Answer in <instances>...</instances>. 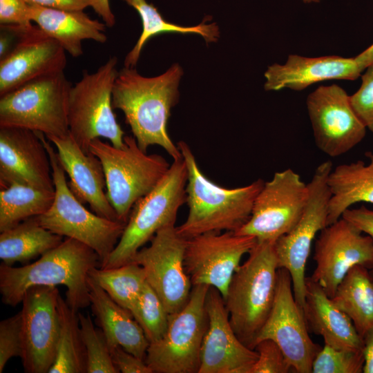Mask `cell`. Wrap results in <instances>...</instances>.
<instances>
[{"instance_id": "7bdbcfd3", "label": "cell", "mask_w": 373, "mask_h": 373, "mask_svg": "<svg viewBox=\"0 0 373 373\" xmlns=\"http://www.w3.org/2000/svg\"><path fill=\"white\" fill-rule=\"evenodd\" d=\"M28 4H36L47 8L66 10H84L90 6L89 0H23Z\"/></svg>"}, {"instance_id": "4316f807", "label": "cell", "mask_w": 373, "mask_h": 373, "mask_svg": "<svg viewBox=\"0 0 373 373\" xmlns=\"http://www.w3.org/2000/svg\"><path fill=\"white\" fill-rule=\"evenodd\" d=\"M365 155L368 163L357 160L341 164L330 171L327 178L331 196L327 226L339 220L353 204H373V152Z\"/></svg>"}, {"instance_id": "cb8c5ba5", "label": "cell", "mask_w": 373, "mask_h": 373, "mask_svg": "<svg viewBox=\"0 0 373 373\" xmlns=\"http://www.w3.org/2000/svg\"><path fill=\"white\" fill-rule=\"evenodd\" d=\"M303 314L308 329L325 345L340 350H363V340L351 319L311 277H306Z\"/></svg>"}, {"instance_id": "1f68e13d", "label": "cell", "mask_w": 373, "mask_h": 373, "mask_svg": "<svg viewBox=\"0 0 373 373\" xmlns=\"http://www.w3.org/2000/svg\"><path fill=\"white\" fill-rule=\"evenodd\" d=\"M57 309L59 337L55 359L48 373H86V350L80 334L78 312L73 310L61 295Z\"/></svg>"}, {"instance_id": "74e56055", "label": "cell", "mask_w": 373, "mask_h": 373, "mask_svg": "<svg viewBox=\"0 0 373 373\" xmlns=\"http://www.w3.org/2000/svg\"><path fill=\"white\" fill-rule=\"evenodd\" d=\"M254 350L258 353V358L249 373H288L293 370L283 352L273 340L259 341Z\"/></svg>"}, {"instance_id": "277c9868", "label": "cell", "mask_w": 373, "mask_h": 373, "mask_svg": "<svg viewBox=\"0 0 373 373\" xmlns=\"http://www.w3.org/2000/svg\"><path fill=\"white\" fill-rule=\"evenodd\" d=\"M274 242L257 241L234 272L224 299L234 332L253 350L276 296L278 267Z\"/></svg>"}, {"instance_id": "f546056e", "label": "cell", "mask_w": 373, "mask_h": 373, "mask_svg": "<svg viewBox=\"0 0 373 373\" xmlns=\"http://www.w3.org/2000/svg\"><path fill=\"white\" fill-rule=\"evenodd\" d=\"M122 1L137 12L142 24V32L139 39L125 57V67L135 68L144 44L150 38L161 33L199 34L204 39L207 43L216 42L220 37L218 25L215 23H205L207 19H204L197 26H181L166 21L157 8L153 4L149 3L146 0Z\"/></svg>"}, {"instance_id": "484cf974", "label": "cell", "mask_w": 373, "mask_h": 373, "mask_svg": "<svg viewBox=\"0 0 373 373\" xmlns=\"http://www.w3.org/2000/svg\"><path fill=\"white\" fill-rule=\"evenodd\" d=\"M32 22L56 40L73 57L83 54L82 41L105 43L106 25L91 19L83 10H66L29 4Z\"/></svg>"}, {"instance_id": "8d00e7d4", "label": "cell", "mask_w": 373, "mask_h": 373, "mask_svg": "<svg viewBox=\"0 0 373 373\" xmlns=\"http://www.w3.org/2000/svg\"><path fill=\"white\" fill-rule=\"evenodd\" d=\"M23 350L21 311L0 322V372L12 357L22 356Z\"/></svg>"}, {"instance_id": "603a6c76", "label": "cell", "mask_w": 373, "mask_h": 373, "mask_svg": "<svg viewBox=\"0 0 373 373\" xmlns=\"http://www.w3.org/2000/svg\"><path fill=\"white\" fill-rule=\"evenodd\" d=\"M362 70L354 57L336 55L306 57L289 55L284 64H273L265 73V90L287 88L300 91L310 85L331 79L355 80Z\"/></svg>"}, {"instance_id": "30bf717a", "label": "cell", "mask_w": 373, "mask_h": 373, "mask_svg": "<svg viewBox=\"0 0 373 373\" xmlns=\"http://www.w3.org/2000/svg\"><path fill=\"white\" fill-rule=\"evenodd\" d=\"M209 287L193 285L184 307L169 314L164 334L147 349L145 362L153 373H198L208 324L205 301Z\"/></svg>"}, {"instance_id": "4fadbf2b", "label": "cell", "mask_w": 373, "mask_h": 373, "mask_svg": "<svg viewBox=\"0 0 373 373\" xmlns=\"http://www.w3.org/2000/svg\"><path fill=\"white\" fill-rule=\"evenodd\" d=\"M186 243L177 227L169 225L160 229L150 245L141 248L132 261L144 269L147 283L169 314L184 307L193 287L184 265Z\"/></svg>"}, {"instance_id": "d4e9b609", "label": "cell", "mask_w": 373, "mask_h": 373, "mask_svg": "<svg viewBox=\"0 0 373 373\" xmlns=\"http://www.w3.org/2000/svg\"><path fill=\"white\" fill-rule=\"evenodd\" d=\"M87 283L95 323L102 330L110 351L119 345L145 360L149 342L131 313L114 301L89 275Z\"/></svg>"}, {"instance_id": "7dc6e473", "label": "cell", "mask_w": 373, "mask_h": 373, "mask_svg": "<svg viewBox=\"0 0 373 373\" xmlns=\"http://www.w3.org/2000/svg\"><path fill=\"white\" fill-rule=\"evenodd\" d=\"M305 3H318L321 0H302Z\"/></svg>"}, {"instance_id": "ac0fdd59", "label": "cell", "mask_w": 373, "mask_h": 373, "mask_svg": "<svg viewBox=\"0 0 373 373\" xmlns=\"http://www.w3.org/2000/svg\"><path fill=\"white\" fill-rule=\"evenodd\" d=\"M59 295L57 286L37 285L23 296L21 358L26 373H48L54 363L59 332Z\"/></svg>"}, {"instance_id": "d590c367", "label": "cell", "mask_w": 373, "mask_h": 373, "mask_svg": "<svg viewBox=\"0 0 373 373\" xmlns=\"http://www.w3.org/2000/svg\"><path fill=\"white\" fill-rule=\"evenodd\" d=\"M364 365L363 350H340L325 345L317 353L313 373H361Z\"/></svg>"}, {"instance_id": "4dcf8cb0", "label": "cell", "mask_w": 373, "mask_h": 373, "mask_svg": "<svg viewBox=\"0 0 373 373\" xmlns=\"http://www.w3.org/2000/svg\"><path fill=\"white\" fill-rule=\"evenodd\" d=\"M55 191L12 183L0 191V232L44 213L51 207Z\"/></svg>"}, {"instance_id": "60d3db41", "label": "cell", "mask_w": 373, "mask_h": 373, "mask_svg": "<svg viewBox=\"0 0 373 373\" xmlns=\"http://www.w3.org/2000/svg\"><path fill=\"white\" fill-rule=\"evenodd\" d=\"M113 365L119 372L122 373H153L144 359L128 352L121 346L111 350Z\"/></svg>"}, {"instance_id": "3957f363", "label": "cell", "mask_w": 373, "mask_h": 373, "mask_svg": "<svg viewBox=\"0 0 373 373\" xmlns=\"http://www.w3.org/2000/svg\"><path fill=\"white\" fill-rule=\"evenodd\" d=\"M177 145L187 167L186 203L189 207L186 219L177 227L178 233L189 239L205 233L239 230L250 218L265 181L258 179L233 189L222 187L204 175L186 142L180 141Z\"/></svg>"}, {"instance_id": "f6af8a7d", "label": "cell", "mask_w": 373, "mask_h": 373, "mask_svg": "<svg viewBox=\"0 0 373 373\" xmlns=\"http://www.w3.org/2000/svg\"><path fill=\"white\" fill-rule=\"evenodd\" d=\"M364 365L363 372L373 373V327L363 338Z\"/></svg>"}, {"instance_id": "8fae6325", "label": "cell", "mask_w": 373, "mask_h": 373, "mask_svg": "<svg viewBox=\"0 0 373 373\" xmlns=\"http://www.w3.org/2000/svg\"><path fill=\"white\" fill-rule=\"evenodd\" d=\"M329 160L321 163L307 184L309 197L295 227L274 242L278 268L287 269L291 278L294 295L303 311L305 303V266L316 233L327 226L331 193L327 178L332 170Z\"/></svg>"}, {"instance_id": "e0dca14e", "label": "cell", "mask_w": 373, "mask_h": 373, "mask_svg": "<svg viewBox=\"0 0 373 373\" xmlns=\"http://www.w3.org/2000/svg\"><path fill=\"white\" fill-rule=\"evenodd\" d=\"M314 260L316 268L310 277L332 298L354 266L362 265L373 271V238L341 218L320 231Z\"/></svg>"}, {"instance_id": "5bb4252c", "label": "cell", "mask_w": 373, "mask_h": 373, "mask_svg": "<svg viewBox=\"0 0 373 373\" xmlns=\"http://www.w3.org/2000/svg\"><path fill=\"white\" fill-rule=\"evenodd\" d=\"M265 338L278 344L294 372H312L313 361L322 347L309 335L303 311L294 295L291 276L284 268L278 269L274 302L255 345Z\"/></svg>"}, {"instance_id": "ee69618b", "label": "cell", "mask_w": 373, "mask_h": 373, "mask_svg": "<svg viewBox=\"0 0 373 373\" xmlns=\"http://www.w3.org/2000/svg\"><path fill=\"white\" fill-rule=\"evenodd\" d=\"M90 6L102 18L107 27H113L115 17L111 10L109 0H89Z\"/></svg>"}, {"instance_id": "ba28073f", "label": "cell", "mask_w": 373, "mask_h": 373, "mask_svg": "<svg viewBox=\"0 0 373 373\" xmlns=\"http://www.w3.org/2000/svg\"><path fill=\"white\" fill-rule=\"evenodd\" d=\"M117 59L111 57L95 72L84 70L72 86L68 99L69 133L85 153L90 142L103 137L120 148L124 132L117 122L112 104V93L118 71Z\"/></svg>"}, {"instance_id": "d6986e66", "label": "cell", "mask_w": 373, "mask_h": 373, "mask_svg": "<svg viewBox=\"0 0 373 373\" xmlns=\"http://www.w3.org/2000/svg\"><path fill=\"white\" fill-rule=\"evenodd\" d=\"M66 51L37 25L23 27L12 50L0 59V96L34 79L64 72Z\"/></svg>"}, {"instance_id": "ffe728a7", "label": "cell", "mask_w": 373, "mask_h": 373, "mask_svg": "<svg viewBox=\"0 0 373 373\" xmlns=\"http://www.w3.org/2000/svg\"><path fill=\"white\" fill-rule=\"evenodd\" d=\"M205 307L208 324L201 347L198 373H249L258 353L236 336L224 299L213 287L207 292Z\"/></svg>"}, {"instance_id": "6da1fadb", "label": "cell", "mask_w": 373, "mask_h": 373, "mask_svg": "<svg viewBox=\"0 0 373 373\" xmlns=\"http://www.w3.org/2000/svg\"><path fill=\"white\" fill-rule=\"evenodd\" d=\"M182 70L175 64L163 74L146 77L135 68L124 67L117 73L113 93V108L121 110L140 148L147 152L158 145L173 158L182 153L167 132L171 110L179 98Z\"/></svg>"}, {"instance_id": "9a60e30c", "label": "cell", "mask_w": 373, "mask_h": 373, "mask_svg": "<svg viewBox=\"0 0 373 373\" xmlns=\"http://www.w3.org/2000/svg\"><path fill=\"white\" fill-rule=\"evenodd\" d=\"M256 242L254 236L233 231L209 232L186 239L184 265L192 285L213 287L224 299L242 256Z\"/></svg>"}, {"instance_id": "e575fe53", "label": "cell", "mask_w": 373, "mask_h": 373, "mask_svg": "<svg viewBox=\"0 0 373 373\" xmlns=\"http://www.w3.org/2000/svg\"><path fill=\"white\" fill-rule=\"evenodd\" d=\"M80 334L86 350V373H117L113 363L106 339L95 327L89 314L78 312Z\"/></svg>"}, {"instance_id": "9c48e42d", "label": "cell", "mask_w": 373, "mask_h": 373, "mask_svg": "<svg viewBox=\"0 0 373 373\" xmlns=\"http://www.w3.org/2000/svg\"><path fill=\"white\" fill-rule=\"evenodd\" d=\"M72 85L64 72L30 81L0 96V127L13 126L64 137Z\"/></svg>"}, {"instance_id": "7c38bea8", "label": "cell", "mask_w": 373, "mask_h": 373, "mask_svg": "<svg viewBox=\"0 0 373 373\" xmlns=\"http://www.w3.org/2000/svg\"><path fill=\"white\" fill-rule=\"evenodd\" d=\"M309 188L291 169L274 173L265 182L247 223L235 233L257 241L275 242L300 220L307 202Z\"/></svg>"}, {"instance_id": "bcb514c9", "label": "cell", "mask_w": 373, "mask_h": 373, "mask_svg": "<svg viewBox=\"0 0 373 373\" xmlns=\"http://www.w3.org/2000/svg\"><path fill=\"white\" fill-rule=\"evenodd\" d=\"M354 59L363 71L367 66L373 64V44L355 57Z\"/></svg>"}, {"instance_id": "44dd1931", "label": "cell", "mask_w": 373, "mask_h": 373, "mask_svg": "<svg viewBox=\"0 0 373 373\" xmlns=\"http://www.w3.org/2000/svg\"><path fill=\"white\" fill-rule=\"evenodd\" d=\"M12 183L55 191L49 155L39 132L0 127V186Z\"/></svg>"}, {"instance_id": "83f0119b", "label": "cell", "mask_w": 373, "mask_h": 373, "mask_svg": "<svg viewBox=\"0 0 373 373\" xmlns=\"http://www.w3.org/2000/svg\"><path fill=\"white\" fill-rule=\"evenodd\" d=\"M63 236L42 227L35 217L1 232L0 258L2 263L13 266L27 263L57 247Z\"/></svg>"}, {"instance_id": "d6a6232c", "label": "cell", "mask_w": 373, "mask_h": 373, "mask_svg": "<svg viewBox=\"0 0 373 373\" xmlns=\"http://www.w3.org/2000/svg\"><path fill=\"white\" fill-rule=\"evenodd\" d=\"M89 276L114 301L130 312L146 284L144 269L134 262L108 269L96 267L89 271Z\"/></svg>"}, {"instance_id": "7402d4cb", "label": "cell", "mask_w": 373, "mask_h": 373, "mask_svg": "<svg viewBox=\"0 0 373 373\" xmlns=\"http://www.w3.org/2000/svg\"><path fill=\"white\" fill-rule=\"evenodd\" d=\"M46 137L56 147L59 160L70 178L68 186L75 196L82 203H88L95 213L119 220L104 191L106 178L98 157L90 152L85 153L70 133L64 137Z\"/></svg>"}, {"instance_id": "5b68a950", "label": "cell", "mask_w": 373, "mask_h": 373, "mask_svg": "<svg viewBox=\"0 0 373 373\" xmlns=\"http://www.w3.org/2000/svg\"><path fill=\"white\" fill-rule=\"evenodd\" d=\"M187 178L183 157L173 160L157 184L134 204L117 245L100 268L131 262L137 252L160 229L175 225L178 210L186 203Z\"/></svg>"}, {"instance_id": "c3c4849f", "label": "cell", "mask_w": 373, "mask_h": 373, "mask_svg": "<svg viewBox=\"0 0 373 373\" xmlns=\"http://www.w3.org/2000/svg\"><path fill=\"white\" fill-rule=\"evenodd\" d=\"M371 272H372V275H373V271H371Z\"/></svg>"}, {"instance_id": "52a82bcc", "label": "cell", "mask_w": 373, "mask_h": 373, "mask_svg": "<svg viewBox=\"0 0 373 373\" xmlns=\"http://www.w3.org/2000/svg\"><path fill=\"white\" fill-rule=\"evenodd\" d=\"M39 133L50 157L55 198L49 209L35 218L52 233L75 239L90 247L99 256L101 265L115 249L126 223L102 217L83 205L66 182L65 171L57 151L46 135Z\"/></svg>"}, {"instance_id": "7a4b0ae2", "label": "cell", "mask_w": 373, "mask_h": 373, "mask_svg": "<svg viewBox=\"0 0 373 373\" xmlns=\"http://www.w3.org/2000/svg\"><path fill=\"white\" fill-rule=\"evenodd\" d=\"M97 254L85 244L65 238L55 248L36 261L21 267L0 265V293L2 302L15 307L25 292L37 285H64L66 300L75 311L90 305L87 278L89 271L99 266Z\"/></svg>"}, {"instance_id": "f1b7e54d", "label": "cell", "mask_w": 373, "mask_h": 373, "mask_svg": "<svg viewBox=\"0 0 373 373\" xmlns=\"http://www.w3.org/2000/svg\"><path fill=\"white\" fill-rule=\"evenodd\" d=\"M334 303L352 321L363 338L373 327V275L362 265L352 267L338 284Z\"/></svg>"}, {"instance_id": "b9f144b4", "label": "cell", "mask_w": 373, "mask_h": 373, "mask_svg": "<svg viewBox=\"0 0 373 373\" xmlns=\"http://www.w3.org/2000/svg\"><path fill=\"white\" fill-rule=\"evenodd\" d=\"M341 218L373 238V209L365 205L356 209L350 208L343 213Z\"/></svg>"}, {"instance_id": "8992f818", "label": "cell", "mask_w": 373, "mask_h": 373, "mask_svg": "<svg viewBox=\"0 0 373 373\" xmlns=\"http://www.w3.org/2000/svg\"><path fill=\"white\" fill-rule=\"evenodd\" d=\"M89 149L102 163L108 200L119 220L125 223L134 204L157 184L171 166L162 155L142 150L133 136L124 135L120 148L97 138Z\"/></svg>"}, {"instance_id": "2e32d148", "label": "cell", "mask_w": 373, "mask_h": 373, "mask_svg": "<svg viewBox=\"0 0 373 373\" xmlns=\"http://www.w3.org/2000/svg\"><path fill=\"white\" fill-rule=\"evenodd\" d=\"M306 104L315 144L325 155H342L364 139L367 128L341 86L318 87L308 95Z\"/></svg>"}, {"instance_id": "f35d334b", "label": "cell", "mask_w": 373, "mask_h": 373, "mask_svg": "<svg viewBox=\"0 0 373 373\" xmlns=\"http://www.w3.org/2000/svg\"><path fill=\"white\" fill-rule=\"evenodd\" d=\"M361 76L359 89L350 96L351 105L366 128L373 133V64Z\"/></svg>"}, {"instance_id": "ab89813d", "label": "cell", "mask_w": 373, "mask_h": 373, "mask_svg": "<svg viewBox=\"0 0 373 373\" xmlns=\"http://www.w3.org/2000/svg\"><path fill=\"white\" fill-rule=\"evenodd\" d=\"M29 4L23 0H0V23L3 25H32Z\"/></svg>"}, {"instance_id": "836d02e7", "label": "cell", "mask_w": 373, "mask_h": 373, "mask_svg": "<svg viewBox=\"0 0 373 373\" xmlns=\"http://www.w3.org/2000/svg\"><path fill=\"white\" fill-rule=\"evenodd\" d=\"M131 313L142 327L149 344L163 336L167 329L169 314L147 282Z\"/></svg>"}]
</instances>
